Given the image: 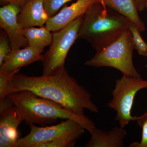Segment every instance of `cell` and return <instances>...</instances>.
<instances>
[{
  "instance_id": "obj_1",
  "label": "cell",
  "mask_w": 147,
  "mask_h": 147,
  "mask_svg": "<svg viewBox=\"0 0 147 147\" xmlns=\"http://www.w3.org/2000/svg\"><path fill=\"white\" fill-rule=\"evenodd\" d=\"M27 90L40 97L53 100L66 110L82 117L84 110L98 113L89 92L69 76L66 69L50 76H29L16 74L11 82L8 95Z\"/></svg>"
},
{
  "instance_id": "obj_2",
  "label": "cell",
  "mask_w": 147,
  "mask_h": 147,
  "mask_svg": "<svg viewBox=\"0 0 147 147\" xmlns=\"http://www.w3.org/2000/svg\"><path fill=\"white\" fill-rule=\"evenodd\" d=\"M7 97L18 109L23 121L27 125L45 126L57 122L59 119L73 120L90 132L95 123L86 116L82 117L66 110L53 100L40 97L27 90L7 95Z\"/></svg>"
},
{
  "instance_id": "obj_3",
  "label": "cell",
  "mask_w": 147,
  "mask_h": 147,
  "mask_svg": "<svg viewBox=\"0 0 147 147\" xmlns=\"http://www.w3.org/2000/svg\"><path fill=\"white\" fill-rule=\"evenodd\" d=\"M130 22L104 3L96 2L83 15L78 39L86 40L98 51L128 30Z\"/></svg>"
},
{
  "instance_id": "obj_4",
  "label": "cell",
  "mask_w": 147,
  "mask_h": 147,
  "mask_svg": "<svg viewBox=\"0 0 147 147\" xmlns=\"http://www.w3.org/2000/svg\"><path fill=\"white\" fill-rule=\"evenodd\" d=\"M134 50L132 34L127 30L100 50L96 51L85 65L95 67H108L116 69L124 76L141 77L133 62Z\"/></svg>"
},
{
  "instance_id": "obj_5",
  "label": "cell",
  "mask_w": 147,
  "mask_h": 147,
  "mask_svg": "<svg viewBox=\"0 0 147 147\" xmlns=\"http://www.w3.org/2000/svg\"><path fill=\"white\" fill-rule=\"evenodd\" d=\"M83 15L63 28L53 32L50 47L42 55L41 61L43 66L42 75H53L65 69V59L69 49L78 39Z\"/></svg>"
},
{
  "instance_id": "obj_6",
  "label": "cell",
  "mask_w": 147,
  "mask_h": 147,
  "mask_svg": "<svg viewBox=\"0 0 147 147\" xmlns=\"http://www.w3.org/2000/svg\"><path fill=\"white\" fill-rule=\"evenodd\" d=\"M147 88V80L141 77L123 75L116 80L112 92L113 98L108 103V107L116 111L115 120L120 127L124 128L131 121H136L137 117L131 115L134 97L138 91Z\"/></svg>"
},
{
  "instance_id": "obj_7",
  "label": "cell",
  "mask_w": 147,
  "mask_h": 147,
  "mask_svg": "<svg viewBox=\"0 0 147 147\" xmlns=\"http://www.w3.org/2000/svg\"><path fill=\"white\" fill-rule=\"evenodd\" d=\"M30 131L26 137L18 139L14 147H37L70 134L85 132V128L73 120H65L53 126L30 125Z\"/></svg>"
},
{
  "instance_id": "obj_8",
  "label": "cell",
  "mask_w": 147,
  "mask_h": 147,
  "mask_svg": "<svg viewBox=\"0 0 147 147\" xmlns=\"http://www.w3.org/2000/svg\"><path fill=\"white\" fill-rule=\"evenodd\" d=\"M21 9L19 5L10 3L0 8V27L7 34L12 50L25 48L28 45L17 21V16Z\"/></svg>"
},
{
  "instance_id": "obj_9",
  "label": "cell",
  "mask_w": 147,
  "mask_h": 147,
  "mask_svg": "<svg viewBox=\"0 0 147 147\" xmlns=\"http://www.w3.org/2000/svg\"><path fill=\"white\" fill-rule=\"evenodd\" d=\"M98 0H77L69 6L65 7L55 16L48 19L45 26L55 32L67 26L76 18L84 15Z\"/></svg>"
},
{
  "instance_id": "obj_10",
  "label": "cell",
  "mask_w": 147,
  "mask_h": 147,
  "mask_svg": "<svg viewBox=\"0 0 147 147\" xmlns=\"http://www.w3.org/2000/svg\"><path fill=\"white\" fill-rule=\"evenodd\" d=\"M0 116V147H14L18 139L17 128L23 121L21 114L14 105Z\"/></svg>"
},
{
  "instance_id": "obj_11",
  "label": "cell",
  "mask_w": 147,
  "mask_h": 147,
  "mask_svg": "<svg viewBox=\"0 0 147 147\" xmlns=\"http://www.w3.org/2000/svg\"><path fill=\"white\" fill-rule=\"evenodd\" d=\"M49 17L43 6V0H30L21 7L17 21L22 29L44 26Z\"/></svg>"
},
{
  "instance_id": "obj_12",
  "label": "cell",
  "mask_w": 147,
  "mask_h": 147,
  "mask_svg": "<svg viewBox=\"0 0 147 147\" xmlns=\"http://www.w3.org/2000/svg\"><path fill=\"white\" fill-rule=\"evenodd\" d=\"M42 55L28 45L25 48L11 50L2 65L0 73L10 72L21 69L37 61H41Z\"/></svg>"
},
{
  "instance_id": "obj_13",
  "label": "cell",
  "mask_w": 147,
  "mask_h": 147,
  "mask_svg": "<svg viewBox=\"0 0 147 147\" xmlns=\"http://www.w3.org/2000/svg\"><path fill=\"white\" fill-rule=\"evenodd\" d=\"M90 134L91 136L85 147H123L127 132L121 127H113L109 131L95 127Z\"/></svg>"
},
{
  "instance_id": "obj_14",
  "label": "cell",
  "mask_w": 147,
  "mask_h": 147,
  "mask_svg": "<svg viewBox=\"0 0 147 147\" xmlns=\"http://www.w3.org/2000/svg\"><path fill=\"white\" fill-rule=\"evenodd\" d=\"M128 18L141 32L144 31V23L139 17L135 0H98Z\"/></svg>"
},
{
  "instance_id": "obj_15",
  "label": "cell",
  "mask_w": 147,
  "mask_h": 147,
  "mask_svg": "<svg viewBox=\"0 0 147 147\" xmlns=\"http://www.w3.org/2000/svg\"><path fill=\"white\" fill-rule=\"evenodd\" d=\"M46 26L34 27L22 29V32L26 38L28 45L42 53L46 46L50 45L53 40V33Z\"/></svg>"
},
{
  "instance_id": "obj_16",
  "label": "cell",
  "mask_w": 147,
  "mask_h": 147,
  "mask_svg": "<svg viewBox=\"0 0 147 147\" xmlns=\"http://www.w3.org/2000/svg\"><path fill=\"white\" fill-rule=\"evenodd\" d=\"M84 133L78 132L65 136L52 142H47L38 145L37 147H73L76 140Z\"/></svg>"
},
{
  "instance_id": "obj_17",
  "label": "cell",
  "mask_w": 147,
  "mask_h": 147,
  "mask_svg": "<svg viewBox=\"0 0 147 147\" xmlns=\"http://www.w3.org/2000/svg\"><path fill=\"white\" fill-rule=\"evenodd\" d=\"M128 30L132 34L134 50H137L138 54L141 56H147V44L145 42L141 36V32L137 26L130 22Z\"/></svg>"
},
{
  "instance_id": "obj_18",
  "label": "cell",
  "mask_w": 147,
  "mask_h": 147,
  "mask_svg": "<svg viewBox=\"0 0 147 147\" xmlns=\"http://www.w3.org/2000/svg\"><path fill=\"white\" fill-rule=\"evenodd\" d=\"M136 121L138 126L142 129L141 142H134L129 145V147H147V111L142 115L137 117Z\"/></svg>"
},
{
  "instance_id": "obj_19",
  "label": "cell",
  "mask_w": 147,
  "mask_h": 147,
  "mask_svg": "<svg viewBox=\"0 0 147 147\" xmlns=\"http://www.w3.org/2000/svg\"><path fill=\"white\" fill-rule=\"evenodd\" d=\"M20 69L10 72L0 73V99L6 97L11 79Z\"/></svg>"
},
{
  "instance_id": "obj_20",
  "label": "cell",
  "mask_w": 147,
  "mask_h": 147,
  "mask_svg": "<svg viewBox=\"0 0 147 147\" xmlns=\"http://www.w3.org/2000/svg\"><path fill=\"white\" fill-rule=\"evenodd\" d=\"M73 0H43L44 9L49 18L55 16L66 3Z\"/></svg>"
},
{
  "instance_id": "obj_21",
  "label": "cell",
  "mask_w": 147,
  "mask_h": 147,
  "mask_svg": "<svg viewBox=\"0 0 147 147\" xmlns=\"http://www.w3.org/2000/svg\"><path fill=\"white\" fill-rule=\"evenodd\" d=\"M9 38L5 32H1L0 35V66L2 65L7 56L11 52Z\"/></svg>"
},
{
  "instance_id": "obj_22",
  "label": "cell",
  "mask_w": 147,
  "mask_h": 147,
  "mask_svg": "<svg viewBox=\"0 0 147 147\" xmlns=\"http://www.w3.org/2000/svg\"><path fill=\"white\" fill-rule=\"evenodd\" d=\"M14 105L13 102L8 97L0 99V114Z\"/></svg>"
},
{
  "instance_id": "obj_23",
  "label": "cell",
  "mask_w": 147,
  "mask_h": 147,
  "mask_svg": "<svg viewBox=\"0 0 147 147\" xmlns=\"http://www.w3.org/2000/svg\"><path fill=\"white\" fill-rule=\"evenodd\" d=\"M1 1H2L8 3H10L17 5L22 7L30 0H1Z\"/></svg>"
},
{
  "instance_id": "obj_24",
  "label": "cell",
  "mask_w": 147,
  "mask_h": 147,
  "mask_svg": "<svg viewBox=\"0 0 147 147\" xmlns=\"http://www.w3.org/2000/svg\"><path fill=\"white\" fill-rule=\"evenodd\" d=\"M138 11H143L146 8L147 0H135Z\"/></svg>"
},
{
  "instance_id": "obj_25",
  "label": "cell",
  "mask_w": 147,
  "mask_h": 147,
  "mask_svg": "<svg viewBox=\"0 0 147 147\" xmlns=\"http://www.w3.org/2000/svg\"><path fill=\"white\" fill-rule=\"evenodd\" d=\"M146 8L147 9V1L146 3Z\"/></svg>"
}]
</instances>
